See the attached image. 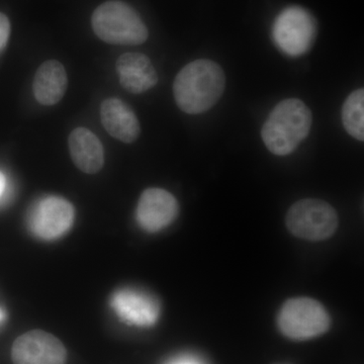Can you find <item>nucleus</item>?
Instances as JSON below:
<instances>
[{
	"label": "nucleus",
	"mask_w": 364,
	"mask_h": 364,
	"mask_svg": "<svg viewBox=\"0 0 364 364\" xmlns=\"http://www.w3.org/2000/svg\"><path fill=\"white\" fill-rule=\"evenodd\" d=\"M225 85L226 78L219 64L208 59L196 60L177 74L173 83L174 98L182 112L203 114L217 104Z\"/></svg>",
	"instance_id": "f257e3e1"
},
{
	"label": "nucleus",
	"mask_w": 364,
	"mask_h": 364,
	"mask_svg": "<svg viewBox=\"0 0 364 364\" xmlns=\"http://www.w3.org/2000/svg\"><path fill=\"white\" fill-rule=\"evenodd\" d=\"M312 112L301 100H282L270 112L261 131L263 142L272 154L286 156L293 153L308 136Z\"/></svg>",
	"instance_id": "f03ea898"
},
{
	"label": "nucleus",
	"mask_w": 364,
	"mask_h": 364,
	"mask_svg": "<svg viewBox=\"0 0 364 364\" xmlns=\"http://www.w3.org/2000/svg\"><path fill=\"white\" fill-rule=\"evenodd\" d=\"M91 25L100 40L112 45L136 46L148 39L147 26L133 7L109 0L93 11Z\"/></svg>",
	"instance_id": "7ed1b4c3"
},
{
	"label": "nucleus",
	"mask_w": 364,
	"mask_h": 364,
	"mask_svg": "<svg viewBox=\"0 0 364 364\" xmlns=\"http://www.w3.org/2000/svg\"><path fill=\"white\" fill-rule=\"evenodd\" d=\"M280 332L289 339L308 340L325 334L331 320L322 304L311 298L289 299L279 314Z\"/></svg>",
	"instance_id": "20e7f679"
},
{
	"label": "nucleus",
	"mask_w": 364,
	"mask_h": 364,
	"mask_svg": "<svg viewBox=\"0 0 364 364\" xmlns=\"http://www.w3.org/2000/svg\"><path fill=\"white\" fill-rule=\"evenodd\" d=\"M286 223L287 229L294 236L308 241H322L336 232L338 215L330 203L306 198L291 205Z\"/></svg>",
	"instance_id": "39448f33"
},
{
	"label": "nucleus",
	"mask_w": 364,
	"mask_h": 364,
	"mask_svg": "<svg viewBox=\"0 0 364 364\" xmlns=\"http://www.w3.org/2000/svg\"><path fill=\"white\" fill-rule=\"evenodd\" d=\"M317 26L312 14L303 7L289 6L275 18L272 37L279 49L289 56L305 54L312 47Z\"/></svg>",
	"instance_id": "423d86ee"
},
{
	"label": "nucleus",
	"mask_w": 364,
	"mask_h": 364,
	"mask_svg": "<svg viewBox=\"0 0 364 364\" xmlns=\"http://www.w3.org/2000/svg\"><path fill=\"white\" fill-rule=\"evenodd\" d=\"M75 210L65 198L49 196L40 198L28 210L26 225L33 236L53 241L68 233L74 224Z\"/></svg>",
	"instance_id": "0eeeda50"
},
{
	"label": "nucleus",
	"mask_w": 364,
	"mask_h": 364,
	"mask_svg": "<svg viewBox=\"0 0 364 364\" xmlns=\"http://www.w3.org/2000/svg\"><path fill=\"white\" fill-rule=\"evenodd\" d=\"M65 346L58 338L42 330L26 332L14 342V364H65Z\"/></svg>",
	"instance_id": "6e6552de"
},
{
	"label": "nucleus",
	"mask_w": 364,
	"mask_h": 364,
	"mask_svg": "<svg viewBox=\"0 0 364 364\" xmlns=\"http://www.w3.org/2000/svg\"><path fill=\"white\" fill-rule=\"evenodd\" d=\"M111 306L117 318L128 325L150 327L159 318V303L154 296L140 289H119L112 294Z\"/></svg>",
	"instance_id": "1a4fd4ad"
},
{
	"label": "nucleus",
	"mask_w": 364,
	"mask_h": 364,
	"mask_svg": "<svg viewBox=\"0 0 364 364\" xmlns=\"http://www.w3.org/2000/svg\"><path fill=\"white\" fill-rule=\"evenodd\" d=\"M178 210V203L169 191L162 188H148L143 191L139 200L136 222L146 232L156 233L176 220Z\"/></svg>",
	"instance_id": "9d476101"
},
{
	"label": "nucleus",
	"mask_w": 364,
	"mask_h": 364,
	"mask_svg": "<svg viewBox=\"0 0 364 364\" xmlns=\"http://www.w3.org/2000/svg\"><path fill=\"white\" fill-rule=\"evenodd\" d=\"M116 68L124 90L140 95L154 87L158 75L151 60L141 53H126L117 59Z\"/></svg>",
	"instance_id": "9b49d317"
},
{
	"label": "nucleus",
	"mask_w": 364,
	"mask_h": 364,
	"mask_svg": "<svg viewBox=\"0 0 364 364\" xmlns=\"http://www.w3.org/2000/svg\"><path fill=\"white\" fill-rule=\"evenodd\" d=\"M100 119L107 133L121 142L134 143L140 136L138 117L131 107L119 98H107L102 102Z\"/></svg>",
	"instance_id": "f8f14e48"
},
{
	"label": "nucleus",
	"mask_w": 364,
	"mask_h": 364,
	"mask_svg": "<svg viewBox=\"0 0 364 364\" xmlns=\"http://www.w3.org/2000/svg\"><path fill=\"white\" fill-rule=\"evenodd\" d=\"M72 161L78 169L87 174H95L105 164V151L95 133L86 128L71 132L68 138Z\"/></svg>",
	"instance_id": "ddd939ff"
},
{
	"label": "nucleus",
	"mask_w": 364,
	"mask_h": 364,
	"mask_svg": "<svg viewBox=\"0 0 364 364\" xmlns=\"http://www.w3.org/2000/svg\"><path fill=\"white\" fill-rule=\"evenodd\" d=\"M68 77L63 64L56 60L46 61L33 77V91L36 100L43 105H54L65 95Z\"/></svg>",
	"instance_id": "4468645a"
},
{
	"label": "nucleus",
	"mask_w": 364,
	"mask_h": 364,
	"mask_svg": "<svg viewBox=\"0 0 364 364\" xmlns=\"http://www.w3.org/2000/svg\"><path fill=\"white\" fill-rule=\"evenodd\" d=\"M345 130L356 140H364V90H356L345 100L342 107Z\"/></svg>",
	"instance_id": "2eb2a0df"
},
{
	"label": "nucleus",
	"mask_w": 364,
	"mask_h": 364,
	"mask_svg": "<svg viewBox=\"0 0 364 364\" xmlns=\"http://www.w3.org/2000/svg\"><path fill=\"white\" fill-rule=\"evenodd\" d=\"M11 36V23L6 14L0 13V53L6 49Z\"/></svg>",
	"instance_id": "dca6fc26"
},
{
	"label": "nucleus",
	"mask_w": 364,
	"mask_h": 364,
	"mask_svg": "<svg viewBox=\"0 0 364 364\" xmlns=\"http://www.w3.org/2000/svg\"><path fill=\"white\" fill-rule=\"evenodd\" d=\"M6 191V177L0 171V200L4 196Z\"/></svg>",
	"instance_id": "f3484780"
},
{
	"label": "nucleus",
	"mask_w": 364,
	"mask_h": 364,
	"mask_svg": "<svg viewBox=\"0 0 364 364\" xmlns=\"http://www.w3.org/2000/svg\"><path fill=\"white\" fill-rule=\"evenodd\" d=\"M169 364H198L196 363V361L191 360V359L188 358H181L176 359V360L172 361Z\"/></svg>",
	"instance_id": "a211bd4d"
},
{
	"label": "nucleus",
	"mask_w": 364,
	"mask_h": 364,
	"mask_svg": "<svg viewBox=\"0 0 364 364\" xmlns=\"http://www.w3.org/2000/svg\"><path fill=\"white\" fill-rule=\"evenodd\" d=\"M6 312L2 306H0V326L4 324V321H6Z\"/></svg>",
	"instance_id": "6ab92c4d"
}]
</instances>
